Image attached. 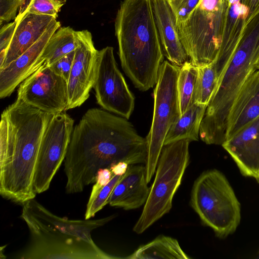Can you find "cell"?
<instances>
[{
  "label": "cell",
  "instance_id": "33",
  "mask_svg": "<svg viewBox=\"0 0 259 259\" xmlns=\"http://www.w3.org/2000/svg\"><path fill=\"white\" fill-rule=\"evenodd\" d=\"M112 176L113 174L109 168L100 169L97 172L95 184L92 188L90 197L94 196L102 187L106 185Z\"/></svg>",
  "mask_w": 259,
  "mask_h": 259
},
{
  "label": "cell",
  "instance_id": "23",
  "mask_svg": "<svg viewBox=\"0 0 259 259\" xmlns=\"http://www.w3.org/2000/svg\"><path fill=\"white\" fill-rule=\"evenodd\" d=\"M128 259H189L182 249L177 240L169 236H160L139 247L125 257Z\"/></svg>",
  "mask_w": 259,
  "mask_h": 259
},
{
  "label": "cell",
  "instance_id": "13",
  "mask_svg": "<svg viewBox=\"0 0 259 259\" xmlns=\"http://www.w3.org/2000/svg\"><path fill=\"white\" fill-rule=\"evenodd\" d=\"M77 47L72 67L67 82V110L81 105L89 97L93 88L98 51L91 33L88 30L75 31Z\"/></svg>",
  "mask_w": 259,
  "mask_h": 259
},
{
  "label": "cell",
  "instance_id": "30",
  "mask_svg": "<svg viewBox=\"0 0 259 259\" xmlns=\"http://www.w3.org/2000/svg\"><path fill=\"white\" fill-rule=\"evenodd\" d=\"M74 55L75 51L66 54L49 65L54 72L61 76L67 82L72 67Z\"/></svg>",
  "mask_w": 259,
  "mask_h": 259
},
{
  "label": "cell",
  "instance_id": "8",
  "mask_svg": "<svg viewBox=\"0 0 259 259\" xmlns=\"http://www.w3.org/2000/svg\"><path fill=\"white\" fill-rule=\"evenodd\" d=\"M20 218L29 231L26 246L16 256L20 259H114L95 243L67 234L38 219L22 207Z\"/></svg>",
  "mask_w": 259,
  "mask_h": 259
},
{
  "label": "cell",
  "instance_id": "24",
  "mask_svg": "<svg viewBox=\"0 0 259 259\" xmlns=\"http://www.w3.org/2000/svg\"><path fill=\"white\" fill-rule=\"evenodd\" d=\"M75 31L69 26L60 27L51 36L41 57L49 65L75 50Z\"/></svg>",
  "mask_w": 259,
  "mask_h": 259
},
{
  "label": "cell",
  "instance_id": "29",
  "mask_svg": "<svg viewBox=\"0 0 259 259\" xmlns=\"http://www.w3.org/2000/svg\"><path fill=\"white\" fill-rule=\"evenodd\" d=\"M201 0H168L176 15L177 25L185 21Z\"/></svg>",
  "mask_w": 259,
  "mask_h": 259
},
{
  "label": "cell",
  "instance_id": "26",
  "mask_svg": "<svg viewBox=\"0 0 259 259\" xmlns=\"http://www.w3.org/2000/svg\"><path fill=\"white\" fill-rule=\"evenodd\" d=\"M198 67L195 103L207 106L218 83L213 63Z\"/></svg>",
  "mask_w": 259,
  "mask_h": 259
},
{
  "label": "cell",
  "instance_id": "15",
  "mask_svg": "<svg viewBox=\"0 0 259 259\" xmlns=\"http://www.w3.org/2000/svg\"><path fill=\"white\" fill-rule=\"evenodd\" d=\"M222 146L243 176L256 179L259 174V116L226 140Z\"/></svg>",
  "mask_w": 259,
  "mask_h": 259
},
{
  "label": "cell",
  "instance_id": "1",
  "mask_svg": "<svg viewBox=\"0 0 259 259\" xmlns=\"http://www.w3.org/2000/svg\"><path fill=\"white\" fill-rule=\"evenodd\" d=\"M127 119L91 108L73 128L64 160L66 193H80L95 182L98 171L119 162L145 163L146 138Z\"/></svg>",
  "mask_w": 259,
  "mask_h": 259
},
{
  "label": "cell",
  "instance_id": "22",
  "mask_svg": "<svg viewBox=\"0 0 259 259\" xmlns=\"http://www.w3.org/2000/svg\"><path fill=\"white\" fill-rule=\"evenodd\" d=\"M206 108V105L195 103L170 127L164 145L183 140L198 141L201 123Z\"/></svg>",
  "mask_w": 259,
  "mask_h": 259
},
{
  "label": "cell",
  "instance_id": "10",
  "mask_svg": "<svg viewBox=\"0 0 259 259\" xmlns=\"http://www.w3.org/2000/svg\"><path fill=\"white\" fill-rule=\"evenodd\" d=\"M74 120L65 111L53 114L41 140L33 178L36 194L46 191L64 162L73 130Z\"/></svg>",
  "mask_w": 259,
  "mask_h": 259
},
{
  "label": "cell",
  "instance_id": "27",
  "mask_svg": "<svg viewBox=\"0 0 259 259\" xmlns=\"http://www.w3.org/2000/svg\"><path fill=\"white\" fill-rule=\"evenodd\" d=\"M66 0H22L16 17L27 13L45 15L56 19Z\"/></svg>",
  "mask_w": 259,
  "mask_h": 259
},
{
  "label": "cell",
  "instance_id": "35",
  "mask_svg": "<svg viewBox=\"0 0 259 259\" xmlns=\"http://www.w3.org/2000/svg\"><path fill=\"white\" fill-rule=\"evenodd\" d=\"M128 165L125 162H119L112 165L109 168L113 174L122 176L126 172Z\"/></svg>",
  "mask_w": 259,
  "mask_h": 259
},
{
  "label": "cell",
  "instance_id": "19",
  "mask_svg": "<svg viewBox=\"0 0 259 259\" xmlns=\"http://www.w3.org/2000/svg\"><path fill=\"white\" fill-rule=\"evenodd\" d=\"M55 19L51 16L29 13L16 17L15 31L0 69L7 67L38 41Z\"/></svg>",
  "mask_w": 259,
  "mask_h": 259
},
{
  "label": "cell",
  "instance_id": "31",
  "mask_svg": "<svg viewBox=\"0 0 259 259\" xmlns=\"http://www.w3.org/2000/svg\"><path fill=\"white\" fill-rule=\"evenodd\" d=\"M22 0H0V25L15 20Z\"/></svg>",
  "mask_w": 259,
  "mask_h": 259
},
{
  "label": "cell",
  "instance_id": "11",
  "mask_svg": "<svg viewBox=\"0 0 259 259\" xmlns=\"http://www.w3.org/2000/svg\"><path fill=\"white\" fill-rule=\"evenodd\" d=\"M93 88L97 103L104 109L127 119L130 117L135 98L118 68L111 47L98 52Z\"/></svg>",
  "mask_w": 259,
  "mask_h": 259
},
{
  "label": "cell",
  "instance_id": "36",
  "mask_svg": "<svg viewBox=\"0 0 259 259\" xmlns=\"http://www.w3.org/2000/svg\"><path fill=\"white\" fill-rule=\"evenodd\" d=\"M255 68L256 70H259V56L255 63Z\"/></svg>",
  "mask_w": 259,
  "mask_h": 259
},
{
  "label": "cell",
  "instance_id": "20",
  "mask_svg": "<svg viewBox=\"0 0 259 259\" xmlns=\"http://www.w3.org/2000/svg\"><path fill=\"white\" fill-rule=\"evenodd\" d=\"M247 14L239 0H229L218 54L213 62L218 81L241 37Z\"/></svg>",
  "mask_w": 259,
  "mask_h": 259
},
{
  "label": "cell",
  "instance_id": "7",
  "mask_svg": "<svg viewBox=\"0 0 259 259\" xmlns=\"http://www.w3.org/2000/svg\"><path fill=\"white\" fill-rule=\"evenodd\" d=\"M229 0H201L188 18L177 25L189 61L196 67L216 59Z\"/></svg>",
  "mask_w": 259,
  "mask_h": 259
},
{
  "label": "cell",
  "instance_id": "21",
  "mask_svg": "<svg viewBox=\"0 0 259 259\" xmlns=\"http://www.w3.org/2000/svg\"><path fill=\"white\" fill-rule=\"evenodd\" d=\"M33 215L46 224L62 232L81 238L90 242L95 243L91 237V232L111 221L115 217L110 215L99 219L69 220L55 215L39 203L35 198L22 204Z\"/></svg>",
  "mask_w": 259,
  "mask_h": 259
},
{
  "label": "cell",
  "instance_id": "3",
  "mask_svg": "<svg viewBox=\"0 0 259 259\" xmlns=\"http://www.w3.org/2000/svg\"><path fill=\"white\" fill-rule=\"evenodd\" d=\"M114 26L124 72L139 90L153 88L157 83L164 55L152 0H123Z\"/></svg>",
  "mask_w": 259,
  "mask_h": 259
},
{
  "label": "cell",
  "instance_id": "2",
  "mask_svg": "<svg viewBox=\"0 0 259 259\" xmlns=\"http://www.w3.org/2000/svg\"><path fill=\"white\" fill-rule=\"evenodd\" d=\"M52 115L18 99L3 111L0 123V194L3 198L22 205L35 198L33 178L39 146Z\"/></svg>",
  "mask_w": 259,
  "mask_h": 259
},
{
  "label": "cell",
  "instance_id": "18",
  "mask_svg": "<svg viewBox=\"0 0 259 259\" xmlns=\"http://www.w3.org/2000/svg\"><path fill=\"white\" fill-rule=\"evenodd\" d=\"M147 184L145 166L129 165L114 188L108 203L125 210L138 208L145 204L148 197L150 188Z\"/></svg>",
  "mask_w": 259,
  "mask_h": 259
},
{
  "label": "cell",
  "instance_id": "37",
  "mask_svg": "<svg viewBox=\"0 0 259 259\" xmlns=\"http://www.w3.org/2000/svg\"><path fill=\"white\" fill-rule=\"evenodd\" d=\"M256 180V181L258 183H259V174L258 175V176L256 178V179H255Z\"/></svg>",
  "mask_w": 259,
  "mask_h": 259
},
{
  "label": "cell",
  "instance_id": "12",
  "mask_svg": "<svg viewBox=\"0 0 259 259\" xmlns=\"http://www.w3.org/2000/svg\"><path fill=\"white\" fill-rule=\"evenodd\" d=\"M17 98L45 112L56 114L67 110V82L45 61L19 85Z\"/></svg>",
  "mask_w": 259,
  "mask_h": 259
},
{
  "label": "cell",
  "instance_id": "6",
  "mask_svg": "<svg viewBox=\"0 0 259 259\" xmlns=\"http://www.w3.org/2000/svg\"><path fill=\"white\" fill-rule=\"evenodd\" d=\"M190 142L183 140L163 146L148 197L133 228L135 233H142L171 209L174 196L189 164Z\"/></svg>",
  "mask_w": 259,
  "mask_h": 259
},
{
  "label": "cell",
  "instance_id": "38",
  "mask_svg": "<svg viewBox=\"0 0 259 259\" xmlns=\"http://www.w3.org/2000/svg\"><path fill=\"white\" fill-rule=\"evenodd\" d=\"M258 252H259V251H258Z\"/></svg>",
  "mask_w": 259,
  "mask_h": 259
},
{
  "label": "cell",
  "instance_id": "14",
  "mask_svg": "<svg viewBox=\"0 0 259 259\" xmlns=\"http://www.w3.org/2000/svg\"><path fill=\"white\" fill-rule=\"evenodd\" d=\"M60 27V22L54 20L38 41L7 67L0 69L1 98L10 96L45 62L41 60L44 50L51 36Z\"/></svg>",
  "mask_w": 259,
  "mask_h": 259
},
{
  "label": "cell",
  "instance_id": "4",
  "mask_svg": "<svg viewBox=\"0 0 259 259\" xmlns=\"http://www.w3.org/2000/svg\"><path fill=\"white\" fill-rule=\"evenodd\" d=\"M259 56V13L248 20L241 37L207 106L201 123L199 137L208 145L226 140L228 114L240 88L248 76L257 70Z\"/></svg>",
  "mask_w": 259,
  "mask_h": 259
},
{
  "label": "cell",
  "instance_id": "28",
  "mask_svg": "<svg viewBox=\"0 0 259 259\" xmlns=\"http://www.w3.org/2000/svg\"><path fill=\"white\" fill-rule=\"evenodd\" d=\"M122 176L113 174L110 181L102 187L94 196L90 197L87 205L85 219H91L94 217L108 203L109 199L114 188Z\"/></svg>",
  "mask_w": 259,
  "mask_h": 259
},
{
  "label": "cell",
  "instance_id": "32",
  "mask_svg": "<svg viewBox=\"0 0 259 259\" xmlns=\"http://www.w3.org/2000/svg\"><path fill=\"white\" fill-rule=\"evenodd\" d=\"M16 22L14 21L4 25L0 30V66L3 64L7 49L12 40Z\"/></svg>",
  "mask_w": 259,
  "mask_h": 259
},
{
  "label": "cell",
  "instance_id": "34",
  "mask_svg": "<svg viewBox=\"0 0 259 259\" xmlns=\"http://www.w3.org/2000/svg\"><path fill=\"white\" fill-rule=\"evenodd\" d=\"M240 3L247 9V22L259 13V0H239Z\"/></svg>",
  "mask_w": 259,
  "mask_h": 259
},
{
  "label": "cell",
  "instance_id": "16",
  "mask_svg": "<svg viewBox=\"0 0 259 259\" xmlns=\"http://www.w3.org/2000/svg\"><path fill=\"white\" fill-rule=\"evenodd\" d=\"M152 3L164 56L181 67L189 59L180 38L176 15L168 0H152Z\"/></svg>",
  "mask_w": 259,
  "mask_h": 259
},
{
  "label": "cell",
  "instance_id": "9",
  "mask_svg": "<svg viewBox=\"0 0 259 259\" xmlns=\"http://www.w3.org/2000/svg\"><path fill=\"white\" fill-rule=\"evenodd\" d=\"M180 67L169 61L162 64L154 90V110L146 136V177L149 183L154 175L166 135L181 116L177 81Z\"/></svg>",
  "mask_w": 259,
  "mask_h": 259
},
{
  "label": "cell",
  "instance_id": "17",
  "mask_svg": "<svg viewBox=\"0 0 259 259\" xmlns=\"http://www.w3.org/2000/svg\"><path fill=\"white\" fill-rule=\"evenodd\" d=\"M259 116V71L251 73L240 88L230 110L226 140Z\"/></svg>",
  "mask_w": 259,
  "mask_h": 259
},
{
  "label": "cell",
  "instance_id": "5",
  "mask_svg": "<svg viewBox=\"0 0 259 259\" xmlns=\"http://www.w3.org/2000/svg\"><path fill=\"white\" fill-rule=\"evenodd\" d=\"M190 204L202 222L219 238L234 233L240 223V203L227 179L219 170H206L195 180Z\"/></svg>",
  "mask_w": 259,
  "mask_h": 259
},
{
  "label": "cell",
  "instance_id": "25",
  "mask_svg": "<svg viewBox=\"0 0 259 259\" xmlns=\"http://www.w3.org/2000/svg\"><path fill=\"white\" fill-rule=\"evenodd\" d=\"M198 67L190 61L180 67L177 81L181 116L195 103Z\"/></svg>",
  "mask_w": 259,
  "mask_h": 259
}]
</instances>
